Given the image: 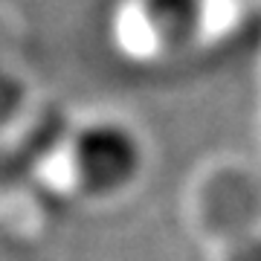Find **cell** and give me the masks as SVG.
Listing matches in <instances>:
<instances>
[{
    "instance_id": "cell-1",
    "label": "cell",
    "mask_w": 261,
    "mask_h": 261,
    "mask_svg": "<svg viewBox=\"0 0 261 261\" xmlns=\"http://www.w3.org/2000/svg\"><path fill=\"white\" fill-rule=\"evenodd\" d=\"M70 166L84 195L113 197L140 177L145 148L122 122H90L70 142Z\"/></svg>"
},
{
    "instance_id": "cell-2",
    "label": "cell",
    "mask_w": 261,
    "mask_h": 261,
    "mask_svg": "<svg viewBox=\"0 0 261 261\" xmlns=\"http://www.w3.org/2000/svg\"><path fill=\"white\" fill-rule=\"evenodd\" d=\"M137 15L154 47L177 53L203 32L206 0H140Z\"/></svg>"
}]
</instances>
